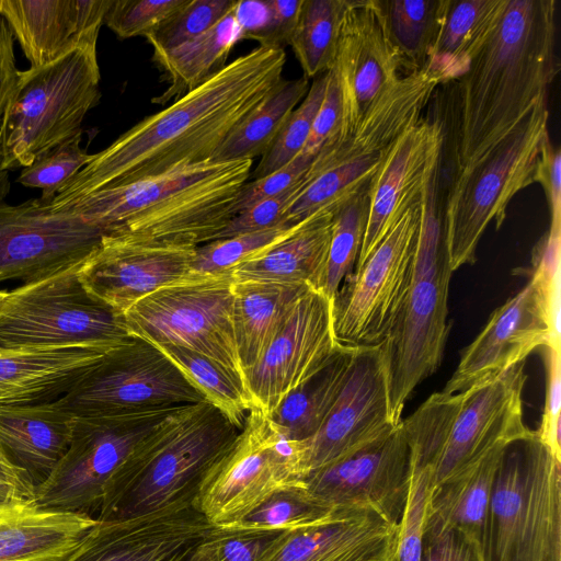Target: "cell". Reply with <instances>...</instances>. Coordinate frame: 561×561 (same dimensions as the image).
Segmentation results:
<instances>
[{
	"label": "cell",
	"instance_id": "obj_1",
	"mask_svg": "<svg viewBox=\"0 0 561 561\" xmlns=\"http://www.w3.org/2000/svg\"><path fill=\"white\" fill-rule=\"evenodd\" d=\"M283 48L256 47L116 138L58 191L50 209L100 190L211 161L230 133L282 82Z\"/></svg>",
	"mask_w": 561,
	"mask_h": 561
},
{
	"label": "cell",
	"instance_id": "obj_2",
	"mask_svg": "<svg viewBox=\"0 0 561 561\" xmlns=\"http://www.w3.org/2000/svg\"><path fill=\"white\" fill-rule=\"evenodd\" d=\"M557 2L506 0L486 41L456 81V172L485 152L548 95L560 70Z\"/></svg>",
	"mask_w": 561,
	"mask_h": 561
},
{
	"label": "cell",
	"instance_id": "obj_3",
	"mask_svg": "<svg viewBox=\"0 0 561 561\" xmlns=\"http://www.w3.org/2000/svg\"><path fill=\"white\" fill-rule=\"evenodd\" d=\"M253 160L208 161L108 187L51 209L68 211L104 236L151 245L199 247L217 240L236 216L234 204Z\"/></svg>",
	"mask_w": 561,
	"mask_h": 561
},
{
	"label": "cell",
	"instance_id": "obj_4",
	"mask_svg": "<svg viewBox=\"0 0 561 561\" xmlns=\"http://www.w3.org/2000/svg\"><path fill=\"white\" fill-rule=\"evenodd\" d=\"M240 428L208 401L171 412L110 480L99 520L194 503Z\"/></svg>",
	"mask_w": 561,
	"mask_h": 561
},
{
	"label": "cell",
	"instance_id": "obj_5",
	"mask_svg": "<svg viewBox=\"0 0 561 561\" xmlns=\"http://www.w3.org/2000/svg\"><path fill=\"white\" fill-rule=\"evenodd\" d=\"M481 551L482 561H561V461L534 431L502 451Z\"/></svg>",
	"mask_w": 561,
	"mask_h": 561
},
{
	"label": "cell",
	"instance_id": "obj_6",
	"mask_svg": "<svg viewBox=\"0 0 561 561\" xmlns=\"http://www.w3.org/2000/svg\"><path fill=\"white\" fill-rule=\"evenodd\" d=\"M548 95L539 99L512 130L455 173L444 202V233L450 270L476 261L478 244L494 222L500 229L512 198L534 182L549 138Z\"/></svg>",
	"mask_w": 561,
	"mask_h": 561
},
{
	"label": "cell",
	"instance_id": "obj_7",
	"mask_svg": "<svg viewBox=\"0 0 561 561\" xmlns=\"http://www.w3.org/2000/svg\"><path fill=\"white\" fill-rule=\"evenodd\" d=\"M100 80L96 46L78 47L46 66L20 70L0 127L2 168H26L82 134L85 115L101 98Z\"/></svg>",
	"mask_w": 561,
	"mask_h": 561
},
{
	"label": "cell",
	"instance_id": "obj_8",
	"mask_svg": "<svg viewBox=\"0 0 561 561\" xmlns=\"http://www.w3.org/2000/svg\"><path fill=\"white\" fill-rule=\"evenodd\" d=\"M308 473L306 439H290L251 408L237 438L202 482L195 506L214 526L234 524L275 492L305 482Z\"/></svg>",
	"mask_w": 561,
	"mask_h": 561
},
{
	"label": "cell",
	"instance_id": "obj_9",
	"mask_svg": "<svg viewBox=\"0 0 561 561\" xmlns=\"http://www.w3.org/2000/svg\"><path fill=\"white\" fill-rule=\"evenodd\" d=\"M80 267L9 290L0 307V345L111 350L126 342L131 334L124 316L91 296Z\"/></svg>",
	"mask_w": 561,
	"mask_h": 561
},
{
	"label": "cell",
	"instance_id": "obj_10",
	"mask_svg": "<svg viewBox=\"0 0 561 561\" xmlns=\"http://www.w3.org/2000/svg\"><path fill=\"white\" fill-rule=\"evenodd\" d=\"M203 401L158 346L136 335L108 350L59 398L75 417L171 411Z\"/></svg>",
	"mask_w": 561,
	"mask_h": 561
},
{
	"label": "cell",
	"instance_id": "obj_11",
	"mask_svg": "<svg viewBox=\"0 0 561 561\" xmlns=\"http://www.w3.org/2000/svg\"><path fill=\"white\" fill-rule=\"evenodd\" d=\"M233 283L231 270L161 287L123 314L127 329L154 345L201 353L243 380L232 321Z\"/></svg>",
	"mask_w": 561,
	"mask_h": 561
},
{
	"label": "cell",
	"instance_id": "obj_12",
	"mask_svg": "<svg viewBox=\"0 0 561 561\" xmlns=\"http://www.w3.org/2000/svg\"><path fill=\"white\" fill-rule=\"evenodd\" d=\"M420 218L419 201L335 293L332 322L340 346H376L389 335L413 284Z\"/></svg>",
	"mask_w": 561,
	"mask_h": 561
},
{
	"label": "cell",
	"instance_id": "obj_13",
	"mask_svg": "<svg viewBox=\"0 0 561 561\" xmlns=\"http://www.w3.org/2000/svg\"><path fill=\"white\" fill-rule=\"evenodd\" d=\"M173 411L76 417L68 450L34 490L33 501L43 508L96 518L110 480Z\"/></svg>",
	"mask_w": 561,
	"mask_h": 561
},
{
	"label": "cell",
	"instance_id": "obj_14",
	"mask_svg": "<svg viewBox=\"0 0 561 561\" xmlns=\"http://www.w3.org/2000/svg\"><path fill=\"white\" fill-rule=\"evenodd\" d=\"M453 271L445 260L415 266L404 305L386 340L388 409L391 423L402 421L403 408L419 383L439 367L448 336V291Z\"/></svg>",
	"mask_w": 561,
	"mask_h": 561
},
{
	"label": "cell",
	"instance_id": "obj_15",
	"mask_svg": "<svg viewBox=\"0 0 561 561\" xmlns=\"http://www.w3.org/2000/svg\"><path fill=\"white\" fill-rule=\"evenodd\" d=\"M104 233L68 211H54L39 198L18 205L0 202V283L35 282L80 266Z\"/></svg>",
	"mask_w": 561,
	"mask_h": 561
},
{
	"label": "cell",
	"instance_id": "obj_16",
	"mask_svg": "<svg viewBox=\"0 0 561 561\" xmlns=\"http://www.w3.org/2000/svg\"><path fill=\"white\" fill-rule=\"evenodd\" d=\"M554 278L550 280L533 271L528 284L494 310L481 332L463 350L443 391L458 393L485 382L524 363L538 347L560 351L561 343L553 334L550 318Z\"/></svg>",
	"mask_w": 561,
	"mask_h": 561
},
{
	"label": "cell",
	"instance_id": "obj_17",
	"mask_svg": "<svg viewBox=\"0 0 561 561\" xmlns=\"http://www.w3.org/2000/svg\"><path fill=\"white\" fill-rule=\"evenodd\" d=\"M411 476V453L399 424L355 453L311 471L305 484L332 507L373 511L400 525Z\"/></svg>",
	"mask_w": 561,
	"mask_h": 561
},
{
	"label": "cell",
	"instance_id": "obj_18",
	"mask_svg": "<svg viewBox=\"0 0 561 561\" xmlns=\"http://www.w3.org/2000/svg\"><path fill=\"white\" fill-rule=\"evenodd\" d=\"M332 299L309 288L263 357L243 374L254 408L270 415L294 389L323 368L336 354Z\"/></svg>",
	"mask_w": 561,
	"mask_h": 561
},
{
	"label": "cell",
	"instance_id": "obj_19",
	"mask_svg": "<svg viewBox=\"0 0 561 561\" xmlns=\"http://www.w3.org/2000/svg\"><path fill=\"white\" fill-rule=\"evenodd\" d=\"M527 379L519 363L463 393L448 438L431 472V488L472 467L492 449L529 436L523 420V390Z\"/></svg>",
	"mask_w": 561,
	"mask_h": 561
},
{
	"label": "cell",
	"instance_id": "obj_20",
	"mask_svg": "<svg viewBox=\"0 0 561 561\" xmlns=\"http://www.w3.org/2000/svg\"><path fill=\"white\" fill-rule=\"evenodd\" d=\"M332 69L342 99L336 141H343L355 133L376 100L400 78L402 69L374 0L345 1Z\"/></svg>",
	"mask_w": 561,
	"mask_h": 561
},
{
	"label": "cell",
	"instance_id": "obj_21",
	"mask_svg": "<svg viewBox=\"0 0 561 561\" xmlns=\"http://www.w3.org/2000/svg\"><path fill=\"white\" fill-rule=\"evenodd\" d=\"M214 528L194 503L96 519L64 561H184Z\"/></svg>",
	"mask_w": 561,
	"mask_h": 561
},
{
	"label": "cell",
	"instance_id": "obj_22",
	"mask_svg": "<svg viewBox=\"0 0 561 561\" xmlns=\"http://www.w3.org/2000/svg\"><path fill=\"white\" fill-rule=\"evenodd\" d=\"M394 427L389 419L381 345L355 348L340 397L320 430L306 439L309 473L355 453Z\"/></svg>",
	"mask_w": 561,
	"mask_h": 561
},
{
	"label": "cell",
	"instance_id": "obj_23",
	"mask_svg": "<svg viewBox=\"0 0 561 561\" xmlns=\"http://www.w3.org/2000/svg\"><path fill=\"white\" fill-rule=\"evenodd\" d=\"M196 247L151 245L103 236L79 270L85 289L124 314L157 289L188 279Z\"/></svg>",
	"mask_w": 561,
	"mask_h": 561
},
{
	"label": "cell",
	"instance_id": "obj_24",
	"mask_svg": "<svg viewBox=\"0 0 561 561\" xmlns=\"http://www.w3.org/2000/svg\"><path fill=\"white\" fill-rule=\"evenodd\" d=\"M443 142L442 124L421 118L391 145L369 186L368 218L355 268L420 201L431 160Z\"/></svg>",
	"mask_w": 561,
	"mask_h": 561
},
{
	"label": "cell",
	"instance_id": "obj_25",
	"mask_svg": "<svg viewBox=\"0 0 561 561\" xmlns=\"http://www.w3.org/2000/svg\"><path fill=\"white\" fill-rule=\"evenodd\" d=\"M111 0H0V16L18 39L31 68L73 49L96 46Z\"/></svg>",
	"mask_w": 561,
	"mask_h": 561
},
{
	"label": "cell",
	"instance_id": "obj_26",
	"mask_svg": "<svg viewBox=\"0 0 561 561\" xmlns=\"http://www.w3.org/2000/svg\"><path fill=\"white\" fill-rule=\"evenodd\" d=\"M399 531L373 511L346 507L328 523L283 531L260 561H394Z\"/></svg>",
	"mask_w": 561,
	"mask_h": 561
},
{
	"label": "cell",
	"instance_id": "obj_27",
	"mask_svg": "<svg viewBox=\"0 0 561 561\" xmlns=\"http://www.w3.org/2000/svg\"><path fill=\"white\" fill-rule=\"evenodd\" d=\"M107 351L94 346L0 345V405L33 404L61 398Z\"/></svg>",
	"mask_w": 561,
	"mask_h": 561
},
{
	"label": "cell",
	"instance_id": "obj_28",
	"mask_svg": "<svg viewBox=\"0 0 561 561\" xmlns=\"http://www.w3.org/2000/svg\"><path fill=\"white\" fill-rule=\"evenodd\" d=\"M76 417L59 402L0 405V448L35 490L69 448Z\"/></svg>",
	"mask_w": 561,
	"mask_h": 561
},
{
	"label": "cell",
	"instance_id": "obj_29",
	"mask_svg": "<svg viewBox=\"0 0 561 561\" xmlns=\"http://www.w3.org/2000/svg\"><path fill=\"white\" fill-rule=\"evenodd\" d=\"M95 523L33 499L7 504L0 507V561H64Z\"/></svg>",
	"mask_w": 561,
	"mask_h": 561
},
{
	"label": "cell",
	"instance_id": "obj_30",
	"mask_svg": "<svg viewBox=\"0 0 561 561\" xmlns=\"http://www.w3.org/2000/svg\"><path fill=\"white\" fill-rule=\"evenodd\" d=\"M333 213L322 210L310 216L284 241L233 267L234 282L306 285L321 291Z\"/></svg>",
	"mask_w": 561,
	"mask_h": 561
},
{
	"label": "cell",
	"instance_id": "obj_31",
	"mask_svg": "<svg viewBox=\"0 0 561 561\" xmlns=\"http://www.w3.org/2000/svg\"><path fill=\"white\" fill-rule=\"evenodd\" d=\"M309 288L277 283H233L232 321L243 374L263 357L296 302Z\"/></svg>",
	"mask_w": 561,
	"mask_h": 561
},
{
	"label": "cell",
	"instance_id": "obj_32",
	"mask_svg": "<svg viewBox=\"0 0 561 561\" xmlns=\"http://www.w3.org/2000/svg\"><path fill=\"white\" fill-rule=\"evenodd\" d=\"M505 446L495 447L472 467L431 488L424 527L456 530L481 548L492 484Z\"/></svg>",
	"mask_w": 561,
	"mask_h": 561
},
{
	"label": "cell",
	"instance_id": "obj_33",
	"mask_svg": "<svg viewBox=\"0 0 561 561\" xmlns=\"http://www.w3.org/2000/svg\"><path fill=\"white\" fill-rule=\"evenodd\" d=\"M506 0H443L426 67L442 84L458 80L497 23Z\"/></svg>",
	"mask_w": 561,
	"mask_h": 561
},
{
	"label": "cell",
	"instance_id": "obj_34",
	"mask_svg": "<svg viewBox=\"0 0 561 561\" xmlns=\"http://www.w3.org/2000/svg\"><path fill=\"white\" fill-rule=\"evenodd\" d=\"M240 39H243V26L236 8L199 36L171 50L153 54L154 62L164 72L168 88L151 102L165 104L193 90L226 65Z\"/></svg>",
	"mask_w": 561,
	"mask_h": 561
},
{
	"label": "cell",
	"instance_id": "obj_35",
	"mask_svg": "<svg viewBox=\"0 0 561 561\" xmlns=\"http://www.w3.org/2000/svg\"><path fill=\"white\" fill-rule=\"evenodd\" d=\"M355 348L340 347L319 371L294 389L268 417L290 439L311 438L320 430L346 382Z\"/></svg>",
	"mask_w": 561,
	"mask_h": 561
},
{
	"label": "cell",
	"instance_id": "obj_36",
	"mask_svg": "<svg viewBox=\"0 0 561 561\" xmlns=\"http://www.w3.org/2000/svg\"><path fill=\"white\" fill-rule=\"evenodd\" d=\"M309 87V79L305 76L283 79L268 99L230 133L211 161L253 160L264 156Z\"/></svg>",
	"mask_w": 561,
	"mask_h": 561
},
{
	"label": "cell",
	"instance_id": "obj_37",
	"mask_svg": "<svg viewBox=\"0 0 561 561\" xmlns=\"http://www.w3.org/2000/svg\"><path fill=\"white\" fill-rule=\"evenodd\" d=\"M385 32L408 73L427 65L443 0H374Z\"/></svg>",
	"mask_w": 561,
	"mask_h": 561
},
{
	"label": "cell",
	"instance_id": "obj_38",
	"mask_svg": "<svg viewBox=\"0 0 561 561\" xmlns=\"http://www.w3.org/2000/svg\"><path fill=\"white\" fill-rule=\"evenodd\" d=\"M346 0H302L290 39L304 76L316 78L334 64Z\"/></svg>",
	"mask_w": 561,
	"mask_h": 561
},
{
	"label": "cell",
	"instance_id": "obj_39",
	"mask_svg": "<svg viewBox=\"0 0 561 561\" xmlns=\"http://www.w3.org/2000/svg\"><path fill=\"white\" fill-rule=\"evenodd\" d=\"M158 346L205 396L240 430L251 409L244 382L218 362L179 345Z\"/></svg>",
	"mask_w": 561,
	"mask_h": 561
},
{
	"label": "cell",
	"instance_id": "obj_40",
	"mask_svg": "<svg viewBox=\"0 0 561 561\" xmlns=\"http://www.w3.org/2000/svg\"><path fill=\"white\" fill-rule=\"evenodd\" d=\"M346 507H332L314 497L305 482L286 486L234 524L238 529L290 531L335 518Z\"/></svg>",
	"mask_w": 561,
	"mask_h": 561
},
{
	"label": "cell",
	"instance_id": "obj_41",
	"mask_svg": "<svg viewBox=\"0 0 561 561\" xmlns=\"http://www.w3.org/2000/svg\"><path fill=\"white\" fill-rule=\"evenodd\" d=\"M463 393L435 392L409 417L401 421L407 438L412 469L430 468L440 457Z\"/></svg>",
	"mask_w": 561,
	"mask_h": 561
},
{
	"label": "cell",
	"instance_id": "obj_42",
	"mask_svg": "<svg viewBox=\"0 0 561 561\" xmlns=\"http://www.w3.org/2000/svg\"><path fill=\"white\" fill-rule=\"evenodd\" d=\"M368 193L369 187L333 213L331 241L321 287V291L330 299L355 268L368 218Z\"/></svg>",
	"mask_w": 561,
	"mask_h": 561
},
{
	"label": "cell",
	"instance_id": "obj_43",
	"mask_svg": "<svg viewBox=\"0 0 561 561\" xmlns=\"http://www.w3.org/2000/svg\"><path fill=\"white\" fill-rule=\"evenodd\" d=\"M301 224V222H300ZM282 224L268 229L218 239L196 247L191 272L214 275L263 254L284 241L300 226Z\"/></svg>",
	"mask_w": 561,
	"mask_h": 561
},
{
	"label": "cell",
	"instance_id": "obj_44",
	"mask_svg": "<svg viewBox=\"0 0 561 561\" xmlns=\"http://www.w3.org/2000/svg\"><path fill=\"white\" fill-rule=\"evenodd\" d=\"M327 82L328 71L316 77L304 100L289 114L270 149L251 171L249 181L275 172L302 151L322 103Z\"/></svg>",
	"mask_w": 561,
	"mask_h": 561
},
{
	"label": "cell",
	"instance_id": "obj_45",
	"mask_svg": "<svg viewBox=\"0 0 561 561\" xmlns=\"http://www.w3.org/2000/svg\"><path fill=\"white\" fill-rule=\"evenodd\" d=\"M238 4L239 0H187L145 37L153 54L171 50L210 30Z\"/></svg>",
	"mask_w": 561,
	"mask_h": 561
},
{
	"label": "cell",
	"instance_id": "obj_46",
	"mask_svg": "<svg viewBox=\"0 0 561 561\" xmlns=\"http://www.w3.org/2000/svg\"><path fill=\"white\" fill-rule=\"evenodd\" d=\"M81 135L50 149L32 164L23 168L16 182L26 187L39 188V201L48 205L59 188L92 158V154L81 147Z\"/></svg>",
	"mask_w": 561,
	"mask_h": 561
},
{
	"label": "cell",
	"instance_id": "obj_47",
	"mask_svg": "<svg viewBox=\"0 0 561 561\" xmlns=\"http://www.w3.org/2000/svg\"><path fill=\"white\" fill-rule=\"evenodd\" d=\"M187 0H111L104 24L122 39L146 36Z\"/></svg>",
	"mask_w": 561,
	"mask_h": 561
},
{
	"label": "cell",
	"instance_id": "obj_48",
	"mask_svg": "<svg viewBox=\"0 0 561 561\" xmlns=\"http://www.w3.org/2000/svg\"><path fill=\"white\" fill-rule=\"evenodd\" d=\"M430 490L431 469H412L408 502L400 522L394 561H421L423 526Z\"/></svg>",
	"mask_w": 561,
	"mask_h": 561
},
{
	"label": "cell",
	"instance_id": "obj_49",
	"mask_svg": "<svg viewBox=\"0 0 561 561\" xmlns=\"http://www.w3.org/2000/svg\"><path fill=\"white\" fill-rule=\"evenodd\" d=\"M282 533L215 526L208 540L217 561H260Z\"/></svg>",
	"mask_w": 561,
	"mask_h": 561
},
{
	"label": "cell",
	"instance_id": "obj_50",
	"mask_svg": "<svg viewBox=\"0 0 561 561\" xmlns=\"http://www.w3.org/2000/svg\"><path fill=\"white\" fill-rule=\"evenodd\" d=\"M314 157L300 152L294 160L275 172L248 181L240 190L234 204V215L253 204L276 196L297 185L309 171Z\"/></svg>",
	"mask_w": 561,
	"mask_h": 561
},
{
	"label": "cell",
	"instance_id": "obj_51",
	"mask_svg": "<svg viewBox=\"0 0 561 561\" xmlns=\"http://www.w3.org/2000/svg\"><path fill=\"white\" fill-rule=\"evenodd\" d=\"M265 16L262 22L243 31V38L259 42L261 47L285 48L294 34L302 0L262 1Z\"/></svg>",
	"mask_w": 561,
	"mask_h": 561
},
{
	"label": "cell",
	"instance_id": "obj_52",
	"mask_svg": "<svg viewBox=\"0 0 561 561\" xmlns=\"http://www.w3.org/2000/svg\"><path fill=\"white\" fill-rule=\"evenodd\" d=\"M306 175L293 188L276 196L260 201L237 214L221 231L217 240L282 225L286 208L306 183Z\"/></svg>",
	"mask_w": 561,
	"mask_h": 561
},
{
	"label": "cell",
	"instance_id": "obj_53",
	"mask_svg": "<svg viewBox=\"0 0 561 561\" xmlns=\"http://www.w3.org/2000/svg\"><path fill=\"white\" fill-rule=\"evenodd\" d=\"M342 123V99L334 70L328 71V82L322 103L314 117L302 153L316 157L324 147L339 139Z\"/></svg>",
	"mask_w": 561,
	"mask_h": 561
},
{
	"label": "cell",
	"instance_id": "obj_54",
	"mask_svg": "<svg viewBox=\"0 0 561 561\" xmlns=\"http://www.w3.org/2000/svg\"><path fill=\"white\" fill-rule=\"evenodd\" d=\"M547 351L548 374L545 411L540 426L535 433L552 456L561 461V355L558 350L547 347Z\"/></svg>",
	"mask_w": 561,
	"mask_h": 561
},
{
	"label": "cell",
	"instance_id": "obj_55",
	"mask_svg": "<svg viewBox=\"0 0 561 561\" xmlns=\"http://www.w3.org/2000/svg\"><path fill=\"white\" fill-rule=\"evenodd\" d=\"M421 561H482V552L456 530L423 526Z\"/></svg>",
	"mask_w": 561,
	"mask_h": 561
},
{
	"label": "cell",
	"instance_id": "obj_56",
	"mask_svg": "<svg viewBox=\"0 0 561 561\" xmlns=\"http://www.w3.org/2000/svg\"><path fill=\"white\" fill-rule=\"evenodd\" d=\"M534 182L539 183L546 193L550 225H561V152L550 138L541 147Z\"/></svg>",
	"mask_w": 561,
	"mask_h": 561
},
{
	"label": "cell",
	"instance_id": "obj_57",
	"mask_svg": "<svg viewBox=\"0 0 561 561\" xmlns=\"http://www.w3.org/2000/svg\"><path fill=\"white\" fill-rule=\"evenodd\" d=\"M14 56V37L0 16V127L19 81Z\"/></svg>",
	"mask_w": 561,
	"mask_h": 561
},
{
	"label": "cell",
	"instance_id": "obj_58",
	"mask_svg": "<svg viewBox=\"0 0 561 561\" xmlns=\"http://www.w3.org/2000/svg\"><path fill=\"white\" fill-rule=\"evenodd\" d=\"M34 489L0 448V507L14 502L31 500Z\"/></svg>",
	"mask_w": 561,
	"mask_h": 561
},
{
	"label": "cell",
	"instance_id": "obj_59",
	"mask_svg": "<svg viewBox=\"0 0 561 561\" xmlns=\"http://www.w3.org/2000/svg\"><path fill=\"white\" fill-rule=\"evenodd\" d=\"M184 561H217L208 537Z\"/></svg>",
	"mask_w": 561,
	"mask_h": 561
},
{
	"label": "cell",
	"instance_id": "obj_60",
	"mask_svg": "<svg viewBox=\"0 0 561 561\" xmlns=\"http://www.w3.org/2000/svg\"><path fill=\"white\" fill-rule=\"evenodd\" d=\"M8 170H4L1 164V136H0V202H2L10 193L11 183Z\"/></svg>",
	"mask_w": 561,
	"mask_h": 561
},
{
	"label": "cell",
	"instance_id": "obj_61",
	"mask_svg": "<svg viewBox=\"0 0 561 561\" xmlns=\"http://www.w3.org/2000/svg\"><path fill=\"white\" fill-rule=\"evenodd\" d=\"M9 295V290L0 289V307L3 304V301L7 299Z\"/></svg>",
	"mask_w": 561,
	"mask_h": 561
}]
</instances>
